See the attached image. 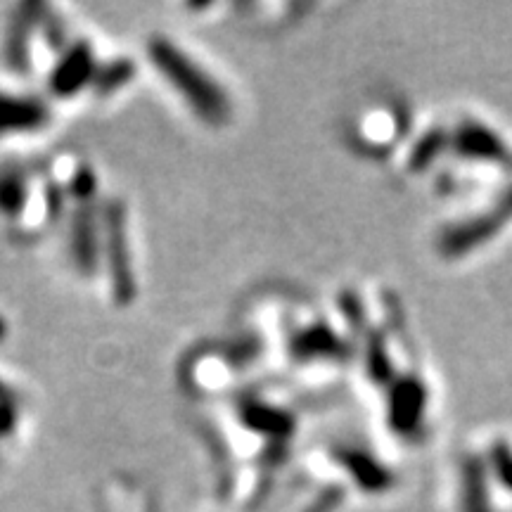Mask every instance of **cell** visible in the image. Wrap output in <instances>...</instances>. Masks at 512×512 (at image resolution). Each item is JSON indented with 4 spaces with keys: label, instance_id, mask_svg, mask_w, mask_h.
<instances>
[{
    "label": "cell",
    "instance_id": "obj_7",
    "mask_svg": "<svg viewBox=\"0 0 512 512\" xmlns=\"http://www.w3.org/2000/svg\"><path fill=\"white\" fill-rule=\"evenodd\" d=\"M0 337H3V318H0Z\"/></svg>",
    "mask_w": 512,
    "mask_h": 512
},
{
    "label": "cell",
    "instance_id": "obj_2",
    "mask_svg": "<svg viewBox=\"0 0 512 512\" xmlns=\"http://www.w3.org/2000/svg\"><path fill=\"white\" fill-rule=\"evenodd\" d=\"M98 62L88 43H74L69 50H62L60 57L55 60L53 72H50V93L55 98H74V93H79L81 88H86L88 83H95L98 76Z\"/></svg>",
    "mask_w": 512,
    "mask_h": 512
},
{
    "label": "cell",
    "instance_id": "obj_6",
    "mask_svg": "<svg viewBox=\"0 0 512 512\" xmlns=\"http://www.w3.org/2000/svg\"><path fill=\"white\" fill-rule=\"evenodd\" d=\"M133 72H136V69H131V64L117 62V64H112V67L98 69L95 83H98V88L102 93H112V91H117V88L124 86V83L131 81Z\"/></svg>",
    "mask_w": 512,
    "mask_h": 512
},
{
    "label": "cell",
    "instance_id": "obj_5",
    "mask_svg": "<svg viewBox=\"0 0 512 512\" xmlns=\"http://www.w3.org/2000/svg\"><path fill=\"white\" fill-rule=\"evenodd\" d=\"M31 185L17 169H5L0 174V211L5 216H22L31 197Z\"/></svg>",
    "mask_w": 512,
    "mask_h": 512
},
{
    "label": "cell",
    "instance_id": "obj_4",
    "mask_svg": "<svg viewBox=\"0 0 512 512\" xmlns=\"http://www.w3.org/2000/svg\"><path fill=\"white\" fill-rule=\"evenodd\" d=\"M98 223L91 216H83V219L74 221L72 228V254L74 261L86 275H91L98 268V259L102 252V240L98 235Z\"/></svg>",
    "mask_w": 512,
    "mask_h": 512
},
{
    "label": "cell",
    "instance_id": "obj_1",
    "mask_svg": "<svg viewBox=\"0 0 512 512\" xmlns=\"http://www.w3.org/2000/svg\"><path fill=\"white\" fill-rule=\"evenodd\" d=\"M147 57L155 64L162 79L185 100V105L211 126H221L230 119V98L221 83L200 67L192 57L166 41L164 36H152L147 43Z\"/></svg>",
    "mask_w": 512,
    "mask_h": 512
},
{
    "label": "cell",
    "instance_id": "obj_3",
    "mask_svg": "<svg viewBox=\"0 0 512 512\" xmlns=\"http://www.w3.org/2000/svg\"><path fill=\"white\" fill-rule=\"evenodd\" d=\"M48 110L38 100L0 93V136H22L46 126Z\"/></svg>",
    "mask_w": 512,
    "mask_h": 512
}]
</instances>
